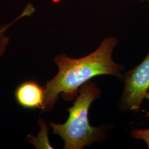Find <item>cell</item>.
I'll return each instance as SVG.
<instances>
[{"label":"cell","instance_id":"obj_5","mask_svg":"<svg viewBox=\"0 0 149 149\" xmlns=\"http://www.w3.org/2000/svg\"><path fill=\"white\" fill-rule=\"evenodd\" d=\"M38 124L40 126V131L36 136L29 134L27 136V141L33 145L36 149H53L50 145L48 136V128L47 123L42 119H39Z\"/></svg>","mask_w":149,"mask_h":149},{"label":"cell","instance_id":"obj_1","mask_svg":"<svg viewBox=\"0 0 149 149\" xmlns=\"http://www.w3.org/2000/svg\"><path fill=\"white\" fill-rule=\"evenodd\" d=\"M117 44V38L110 36L103 39L94 52L83 58L74 59L65 54L56 55L53 60L58 72L46 82L42 111H52L60 95L66 101L72 100L77 96L80 87L93 77L103 74L122 77V67L112 59Z\"/></svg>","mask_w":149,"mask_h":149},{"label":"cell","instance_id":"obj_9","mask_svg":"<svg viewBox=\"0 0 149 149\" xmlns=\"http://www.w3.org/2000/svg\"><path fill=\"white\" fill-rule=\"evenodd\" d=\"M145 98H146V99H148V100H149V91H148V93H146V96H145ZM144 116L146 117L149 118V112H147V113H146V114H145Z\"/></svg>","mask_w":149,"mask_h":149},{"label":"cell","instance_id":"obj_6","mask_svg":"<svg viewBox=\"0 0 149 149\" xmlns=\"http://www.w3.org/2000/svg\"><path fill=\"white\" fill-rule=\"evenodd\" d=\"M131 135L134 139L143 140L149 149V128L134 129L131 132Z\"/></svg>","mask_w":149,"mask_h":149},{"label":"cell","instance_id":"obj_2","mask_svg":"<svg viewBox=\"0 0 149 149\" xmlns=\"http://www.w3.org/2000/svg\"><path fill=\"white\" fill-rule=\"evenodd\" d=\"M101 95L98 87L91 81L81 86L73 106L67 109L69 116L63 124L50 123L55 135L64 140L65 149H82L95 141L104 138L103 126H91L88 112L91 103Z\"/></svg>","mask_w":149,"mask_h":149},{"label":"cell","instance_id":"obj_4","mask_svg":"<svg viewBox=\"0 0 149 149\" xmlns=\"http://www.w3.org/2000/svg\"><path fill=\"white\" fill-rule=\"evenodd\" d=\"M44 87L34 80H26L16 87L15 97L17 104L27 109L42 111L44 101Z\"/></svg>","mask_w":149,"mask_h":149},{"label":"cell","instance_id":"obj_3","mask_svg":"<svg viewBox=\"0 0 149 149\" xmlns=\"http://www.w3.org/2000/svg\"><path fill=\"white\" fill-rule=\"evenodd\" d=\"M120 104L125 109L138 112L149 90V50L144 60L124 76Z\"/></svg>","mask_w":149,"mask_h":149},{"label":"cell","instance_id":"obj_10","mask_svg":"<svg viewBox=\"0 0 149 149\" xmlns=\"http://www.w3.org/2000/svg\"><path fill=\"white\" fill-rule=\"evenodd\" d=\"M141 2H149V0H140Z\"/></svg>","mask_w":149,"mask_h":149},{"label":"cell","instance_id":"obj_7","mask_svg":"<svg viewBox=\"0 0 149 149\" xmlns=\"http://www.w3.org/2000/svg\"><path fill=\"white\" fill-rule=\"evenodd\" d=\"M9 42V38L5 36L0 39V56L4 55Z\"/></svg>","mask_w":149,"mask_h":149},{"label":"cell","instance_id":"obj_8","mask_svg":"<svg viewBox=\"0 0 149 149\" xmlns=\"http://www.w3.org/2000/svg\"><path fill=\"white\" fill-rule=\"evenodd\" d=\"M22 16H23L21 15V16H19V18L18 17V18H17L16 20L14 22H15L16 21H17V20H18L19 18H21ZM13 22L11 23L10 24H3V25H2V26H0V39L3 36H5V32L7 31V29L9 28V27H10L11 25L13 23Z\"/></svg>","mask_w":149,"mask_h":149}]
</instances>
